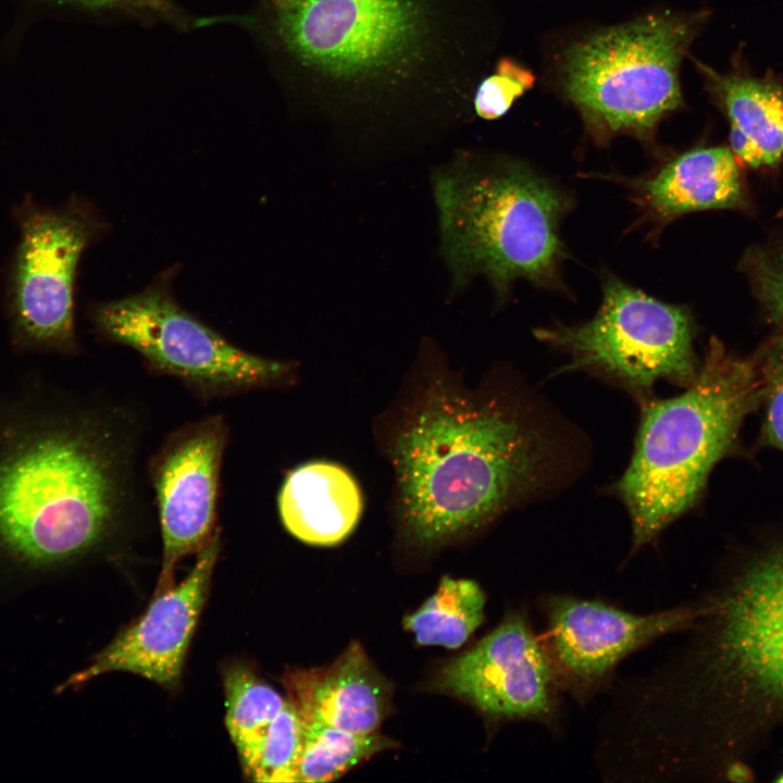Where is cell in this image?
<instances>
[{"label": "cell", "instance_id": "5bb4252c", "mask_svg": "<svg viewBox=\"0 0 783 783\" xmlns=\"http://www.w3.org/2000/svg\"><path fill=\"white\" fill-rule=\"evenodd\" d=\"M219 550L216 533L197 554L187 576L170 589L154 595L145 613L62 687H74L99 675L122 671L140 675L169 691L176 689L208 596Z\"/></svg>", "mask_w": 783, "mask_h": 783}, {"label": "cell", "instance_id": "7a4b0ae2", "mask_svg": "<svg viewBox=\"0 0 783 783\" xmlns=\"http://www.w3.org/2000/svg\"><path fill=\"white\" fill-rule=\"evenodd\" d=\"M476 0H257L243 27L286 94L332 123L456 121L473 110Z\"/></svg>", "mask_w": 783, "mask_h": 783}, {"label": "cell", "instance_id": "e0dca14e", "mask_svg": "<svg viewBox=\"0 0 783 783\" xmlns=\"http://www.w3.org/2000/svg\"><path fill=\"white\" fill-rule=\"evenodd\" d=\"M637 188L646 211L659 221L692 211L733 208L742 201L735 158L724 147L680 154Z\"/></svg>", "mask_w": 783, "mask_h": 783}, {"label": "cell", "instance_id": "7c38bea8", "mask_svg": "<svg viewBox=\"0 0 783 783\" xmlns=\"http://www.w3.org/2000/svg\"><path fill=\"white\" fill-rule=\"evenodd\" d=\"M437 687L499 721H531L558 731L562 693L526 612L514 610L474 647L447 663Z\"/></svg>", "mask_w": 783, "mask_h": 783}, {"label": "cell", "instance_id": "6da1fadb", "mask_svg": "<svg viewBox=\"0 0 783 783\" xmlns=\"http://www.w3.org/2000/svg\"><path fill=\"white\" fill-rule=\"evenodd\" d=\"M694 602L679 647L617 686L599 720L627 781L747 780L745 759L783 729V544Z\"/></svg>", "mask_w": 783, "mask_h": 783}, {"label": "cell", "instance_id": "f1b7e54d", "mask_svg": "<svg viewBox=\"0 0 783 783\" xmlns=\"http://www.w3.org/2000/svg\"><path fill=\"white\" fill-rule=\"evenodd\" d=\"M780 214L783 215V209L781 210V213H780Z\"/></svg>", "mask_w": 783, "mask_h": 783}, {"label": "cell", "instance_id": "83f0119b", "mask_svg": "<svg viewBox=\"0 0 783 783\" xmlns=\"http://www.w3.org/2000/svg\"><path fill=\"white\" fill-rule=\"evenodd\" d=\"M778 782H783V773L780 774V776L776 779Z\"/></svg>", "mask_w": 783, "mask_h": 783}, {"label": "cell", "instance_id": "8fae6325", "mask_svg": "<svg viewBox=\"0 0 783 783\" xmlns=\"http://www.w3.org/2000/svg\"><path fill=\"white\" fill-rule=\"evenodd\" d=\"M539 609L542 636L562 693L585 705L609 686L623 659L670 634L681 633L695 616V602L637 614L609 602L545 594Z\"/></svg>", "mask_w": 783, "mask_h": 783}, {"label": "cell", "instance_id": "ffe728a7", "mask_svg": "<svg viewBox=\"0 0 783 783\" xmlns=\"http://www.w3.org/2000/svg\"><path fill=\"white\" fill-rule=\"evenodd\" d=\"M486 597L472 580L444 576L434 595L407 616L403 626L420 645L460 647L482 624Z\"/></svg>", "mask_w": 783, "mask_h": 783}, {"label": "cell", "instance_id": "484cf974", "mask_svg": "<svg viewBox=\"0 0 783 783\" xmlns=\"http://www.w3.org/2000/svg\"><path fill=\"white\" fill-rule=\"evenodd\" d=\"M755 279L767 312L783 328V246L756 260Z\"/></svg>", "mask_w": 783, "mask_h": 783}, {"label": "cell", "instance_id": "3957f363", "mask_svg": "<svg viewBox=\"0 0 783 783\" xmlns=\"http://www.w3.org/2000/svg\"><path fill=\"white\" fill-rule=\"evenodd\" d=\"M405 531L436 545L470 533L539 495L564 461L561 443L533 405L433 388L394 446Z\"/></svg>", "mask_w": 783, "mask_h": 783}, {"label": "cell", "instance_id": "9c48e42d", "mask_svg": "<svg viewBox=\"0 0 783 783\" xmlns=\"http://www.w3.org/2000/svg\"><path fill=\"white\" fill-rule=\"evenodd\" d=\"M97 328L136 350L157 371L209 394L271 387L291 366L232 345L182 309L164 286L99 306Z\"/></svg>", "mask_w": 783, "mask_h": 783}, {"label": "cell", "instance_id": "9a60e30c", "mask_svg": "<svg viewBox=\"0 0 783 783\" xmlns=\"http://www.w3.org/2000/svg\"><path fill=\"white\" fill-rule=\"evenodd\" d=\"M283 682L302 720L346 732L376 733L389 709L390 685L359 643L324 668L286 672Z\"/></svg>", "mask_w": 783, "mask_h": 783}, {"label": "cell", "instance_id": "603a6c76", "mask_svg": "<svg viewBox=\"0 0 783 783\" xmlns=\"http://www.w3.org/2000/svg\"><path fill=\"white\" fill-rule=\"evenodd\" d=\"M534 82L535 76L530 70L512 59L500 58L494 73L475 87L472 99L474 113L487 121L504 116Z\"/></svg>", "mask_w": 783, "mask_h": 783}, {"label": "cell", "instance_id": "30bf717a", "mask_svg": "<svg viewBox=\"0 0 783 783\" xmlns=\"http://www.w3.org/2000/svg\"><path fill=\"white\" fill-rule=\"evenodd\" d=\"M20 243L10 284L13 338L25 348L76 349L73 291L79 258L95 225L80 208H44L30 200L16 209Z\"/></svg>", "mask_w": 783, "mask_h": 783}, {"label": "cell", "instance_id": "cb8c5ba5", "mask_svg": "<svg viewBox=\"0 0 783 783\" xmlns=\"http://www.w3.org/2000/svg\"><path fill=\"white\" fill-rule=\"evenodd\" d=\"M88 12L135 20L146 24L162 23L179 32L194 28V20L175 0H59Z\"/></svg>", "mask_w": 783, "mask_h": 783}, {"label": "cell", "instance_id": "4316f807", "mask_svg": "<svg viewBox=\"0 0 783 783\" xmlns=\"http://www.w3.org/2000/svg\"><path fill=\"white\" fill-rule=\"evenodd\" d=\"M730 144L732 153L747 164L758 167L762 162L761 153L756 144L738 127L731 124Z\"/></svg>", "mask_w": 783, "mask_h": 783}, {"label": "cell", "instance_id": "7402d4cb", "mask_svg": "<svg viewBox=\"0 0 783 783\" xmlns=\"http://www.w3.org/2000/svg\"><path fill=\"white\" fill-rule=\"evenodd\" d=\"M303 744V720L286 704L268 730L258 761L248 775L256 782H296Z\"/></svg>", "mask_w": 783, "mask_h": 783}, {"label": "cell", "instance_id": "44dd1931", "mask_svg": "<svg viewBox=\"0 0 783 783\" xmlns=\"http://www.w3.org/2000/svg\"><path fill=\"white\" fill-rule=\"evenodd\" d=\"M383 735L357 734L303 720V744L296 782L333 781L371 756L390 748Z\"/></svg>", "mask_w": 783, "mask_h": 783}, {"label": "cell", "instance_id": "5b68a950", "mask_svg": "<svg viewBox=\"0 0 783 783\" xmlns=\"http://www.w3.org/2000/svg\"><path fill=\"white\" fill-rule=\"evenodd\" d=\"M433 190L455 291L478 274L500 299L518 278L558 284L568 199L546 177L510 158L461 151L435 170Z\"/></svg>", "mask_w": 783, "mask_h": 783}, {"label": "cell", "instance_id": "ac0fdd59", "mask_svg": "<svg viewBox=\"0 0 783 783\" xmlns=\"http://www.w3.org/2000/svg\"><path fill=\"white\" fill-rule=\"evenodd\" d=\"M695 64L731 124L756 144L763 164L775 163L783 154V92L779 86L751 77L721 75L699 61Z\"/></svg>", "mask_w": 783, "mask_h": 783}, {"label": "cell", "instance_id": "d4e9b609", "mask_svg": "<svg viewBox=\"0 0 783 783\" xmlns=\"http://www.w3.org/2000/svg\"><path fill=\"white\" fill-rule=\"evenodd\" d=\"M762 396L766 402L765 436L783 450V338L767 347L760 363Z\"/></svg>", "mask_w": 783, "mask_h": 783}, {"label": "cell", "instance_id": "d6986e66", "mask_svg": "<svg viewBox=\"0 0 783 783\" xmlns=\"http://www.w3.org/2000/svg\"><path fill=\"white\" fill-rule=\"evenodd\" d=\"M225 724L246 775L260 756L268 730L286 704L281 694L243 664L224 670Z\"/></svg>", "mask_w": 783, "mask_h": 783}, {"label": "cell", "instance_id": "2e32d148", "mask_svg": "<svg viewBox=\"0 0 783 783\" xmlns=\"http://www.w3.org/2000/svg\"><path fill=\"white\" fill-rule=\"evenodd\" d=\"M285 529L314 546H334L357 526L363 498L355 477L340 464L311 461L293 470L278 495Z\"/></svg>", "mask_w": 783, "mask_h": 783}, {"label": "cell", "instance_id": "4fadbf2b", "mask_svg": "<svg viewBox=\"0 0 783 783\" xmlns=\"http://www.w3.org/2000/svg\"><path fill=\"white\" fill-rule=\"evenodd\" d=\"M227 440L220 417L199 420L172 435L152 467L163 558L154 595L170 589L178 562L198 554L215 531L219 478Z\"/></svg>", "mask_w": 783, "mask_h": 783}, {"label": "cell", "instance_id": "8992f818", "mask_svg": "<svg viewBox=\"0 0 783 783\" xmlns=\"http://www.w3.org/2000/svg\"><path fill=\"white\" fill-rule=\"evenodd\" d=\"M759 371L711 340L682 394L647 402L632 459L614 489L632 524L631 554L655 542L697 500L761 400Z\"/></svg>", "mask_w": 783, "mask_h": 783}, {"label": "cell", "instance_id": "52a82bcc", "mask_svg": "<svg viewBox=\"0 0 783 783\" xmlns=\"http://www.w3.org/2000/svg\"><path fill=\"white\" fill-rule=\"evenodd\" d=\"M704 14H650L567 46L557 63L562 96L599 140L649 139L682 104L680 65Z\"/></svg>", "mask_w": 783, "mask_h": 783}, {"label": "cell", "instance_id": "ba28073f", "mask_svg": "<svg viewBox=\"0 0 783 783\" xmlns=\"http://www.w3.org/2000/svg\"><path fill=\"white\" fill-rule=\"evenodd\" d=\"M692 322L681 307L659 301L616 277L602 285L594 318L577 325L536 331L537 338L564 352L563 371L600 374L644 395L659 380L691 384L699 370Z\"/></svg>", "mask_w": 783, "mask_h": 783}, {"label": "cell", "instance_id": "277c9868", "mask_svg": "<svg viewBox=\"0 0 783 783\" xmlns=\"http://www.w3.org/2000/svg\"><path fill=\"white\" fill-rule=\"evenodd\" d=\"M95 412L20 410L0 420V550L32 566L98 548L130 505L129 443Z\"/></svg>", "mask_w": 783, "mask_h": 783}]
</instances>
